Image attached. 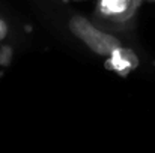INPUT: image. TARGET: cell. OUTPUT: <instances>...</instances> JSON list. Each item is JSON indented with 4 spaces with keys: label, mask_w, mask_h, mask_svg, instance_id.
<instances>
[{
    "label": "cell",
    "mask_w": 155,
    "mask_h": 153,
    "mask_svg": "<svg viewBox=\"0 0 155 153\" xmlns=\"http://www.w3.org/2000/svg\"><path fill=\"white\" fill-rule=\"evenodd\" d=\"M154 2H155V0H154Z\"/></svg>",
    "instance_id": "5b68a950"
},
{
    "label": "cell",
    "mask_w": 155,
    "mask_h": 153,
    "mask_svg": "<svg viewBox=\"0 0 155 153\" xmlns=\"http://www.w3.org/2000/svg\"><path fill=\"white\" fill-rule=\"evenodd\" d=\"M105 66L110 71H114L119 75L125 77L133 69H136L139 66V59H137V56L131 50L124 48V47H119V48H116L107 57Z\"/></svg>",
    "instance_id": "3957f363"
},
{
    "label": "cell",
    "mask_w": 155,
    "mask_h": 153,
    "mask_svg": "<svg viewBox=\"0 0 155 153\" xmlns=\"http://www.w3.org/2000/svg\"><path fill=\"white\" fill-rule=\"evenodd\" d=\"M8 36V24L3 18H0V42Z\"/></svg>",
    "instance_id": "277c9868"
},
{
    "label": "cell",
    "mask_w": 155,
    "mask_h": 153,
    "mask_svg": "<svg viewBox=\"0 0 155 153\" xmlns=\"http://www.w3.org/2000/svg\"><path fill=\"white\" fill-rule=\"evenodd\" d=\"M143 0H98L97 15L105 21L125 23L131 20Z\"/></svg>",
    "instance_id": "7a4b0ae2"
},
{
    "label": "cell",
    "mask_w": 155,
    "mask_h": 153,
    "mask_svg": "<svg viewBox=\"0 0 155 153\" xmlns=\"http://www.w3.org/2000/svg\"><path fill=\"white\" fill-rule=\"evenodd\" d=\"M69 29L71 32L83 41L92 51L101 56H110L113 51L119 47H122L120 41L108 33H104L98 30L95 26H92L86 18L83 17H72L69 21Z\"/></svg>",
    "instance_id": "6da1fadb"
}]
</instances>
